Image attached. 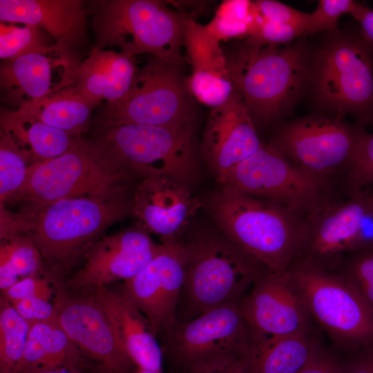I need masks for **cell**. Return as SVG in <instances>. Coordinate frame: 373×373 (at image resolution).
Returning a JSON list of instances; mask_svg holds the SVG:
<instances>
[{"label": "cell", "instance_id": "obj_1", "mask_svg": "<svg viewBox=\"0 0 373 373\" xmlns=\"http://www.w3.org/2000/svg\"><path fill=\"white\" fill-rule=\"evenodd\" d=\"M206 207L226 238L267 270L286 271L294 264L305 218L225 186L207 198Z\"/></svg>", "mask_w": 373, "mask_h": 373}, {"label": "cell", "instance_id": "obj_2", "mask_svg": "<svg viewBox=\"0 0 373 373\" xmlns=\"http://www.w3.org/2000/svg\"><path fill=\"white\" fill-rule=\"evenodd\" d=\"M227 59L236 89L254 122L262 124L274 122L296 102L310 74L309 55L302 44L280 48L246 42Z\"/></svg>", "mask_w": 373, "mask_h": 373}, {"label": "cell", "instance_id": "obj_3", "mask_svg": "<svg viewBox=\"0 0 373 373\" xmlns=\"http://www.w3.org/2000/svg\"><path fill=\"white\" fill-rule=\"evenodd\" d=\"M93 48L115 46L131 57L149 54L183 66L182 16L157 0H99L87 3Z\"/></svg>", "mask_w": 373, "mask_h": 373}, {"label": "cell", "instance_id": "obj_4", "mask_svg": "<svg viewBox=\"0 0 373 373\" xmlns=\"http://www.w3.org/2000/svg\"><path fill=\"white\" fill-rule=\"evenodd\" d=\"M123 193L63 199L37 209L30 221L29 236L57 283L109 225L131 211V203Z\"/></svg>", "mask_w": 373, "mask_h": 373}, {"label": "cell", "instance_id": "obj_5", "mask_svg": "<svg viewBox=\"0 0 373 373\" xmlns=\"http://www.w3.org/2000/svg\"><path fill=\"white\" fill-rule=\"evenodd\" d=\"M128 175L126 168L82 138L68 152L33 164L24 184L12 198L37 209L63 199L107 198L125 191Z\"/></svg>", "mask_w": 373, "mask_h": 373}, {"label": "cell", "instance_id": "obj_6", "mask_svg": "<svg viewBox=\"0 0 373 373\" xmlns=\"http://www.w3.org/2000/svg\"><path fill=\"white\" fill-rule=\"evenodd\" d=\"M241 300L178 320L162 335L163 357L184 373H214L243 360L252 339L240 311Z\"/></svg>", "mask_w": 373, "mask_h": 373}, {"label": "cell", "instance_id": "obj_7", "mask_svg": "<svg viewBox=\"0 0 373 373\" xmlns=\"http://www.w3.org/2000/svg\"><path fill=\"white\" fill-rule=\"evenodd\" d=\"M187 245L189 256L180 299L186 320L242 300L269 271L227 238L202 236Z\"/></svg>", "mask_w": 373, "mask_h": 373}, {"label": "cell", "instance_id": "obj_8", "mask_svg": "<svg viewBox=\"0 0 373 373\" xmlns=\"http://www.w3.org/2000/svg\"><path fill=\"white\" fill-rule=\"evenodd\" d=\"M312 68L313 90L320 105L373 126V42L361 30L358 35L334 37L317 51Z\"/></svg>", "mask_w": 373, "mask_h": 373}, {"label": "cell", "instance_id": "obj_9", "mask_svg": "<svg viewBox=\"0 0 373 373\" xmlns=\"http://www.w3.org/2000/svg\"><path fill=\"white\" fill-rule=\"evenodd\" d=\"M90 140L118 164L146 177L162 176L186 184L195 172L191 126L99 124Z\"/></svg>", "mask_w": 373, "mask_h": 373}, {"label": "cell", "instance_id": "obj_10", "mask_svg": "<svg viewBox=\"0 0 373 373\" xmlns=\"http://www.w3.org/2000/svg\"><path fill=\"white\" fill-rule=\"evenodd\" d=\"M288 271L310 318L336 346L346 350L373 346V312L346 280L306 265Z\"/></svg>", "mask_w": 373, "mask_h": 373}, {"label": "cell", "instance_id": "obj_11", "mask_svg": "<svg viewBox=\"0 0 373 373\" xmlns=\"http://www.w3.org/2000/svg\"><path fill=\"white\" fill-rule=\"evenodd\" d=\"M222 185L282 205L305 219L334 200L331 180L303 171L269 144L235 166Z\"/></svg>", "mask_w": 373, "mask_h": 373}, {"label": "cell", "instance_id": "obj_12", "mask_svg": "<svg viewBox=\"0 0 373 373\" xmlns=\"http://www.w3.org/2000/svg\"><path fill=\"white\" fill-rule=\"evenodd\" d=\"M181 66L150 55L126 96L105 104L99 124L191 126L193 106Z\"/></svg>", "mask_w": 373, "mask_h": 373}, {"label": "cell", "instance_id": "obj_13", "mask_svg": "<svg viewBox=\"0 0 373 373\" xmlns=\"http://www.w3.org/2000/svg\"><path fill=\"white\" fill-rule=\"evenodd\" d=\"M371 247L373 189L369 187L347 196L345 200H334L306 219L291 267L306 265L332 271L349 254Z\"/></svg>", "mask_w": 373, "mask_h": 373}, {"label": "cell", "instance_id": "obj_14", "mask_svg": "<svg viewBox=\"0 0 373 373\" xmlns=\"http://www.w3.org/2000/svg\"><path fill=\"white\" fill-rule=\"evenodd\" d=\"M364 131L341 116L314 115L282 125L268 144L308 174L332 180L348 171Z\"/></svg>", "mask_w": 373, "mask_h": 373}, {"label": "cell", "instance_id": "obj_15", "mask_svg": "<svg viewBox=\"0 0 373 373\" xmlns=\"http://www.w3.org/2000/svg\"><path fill=\"white\" fill-rule=\"evenodd\" d=\"M189 256L187 243L162 242L153 259L121 287L120 293L145 316L155 336L168 332L178 321Z\"/></svg>", "mask_w": 373, "mask_h": 373}, {"label": "cell", "instance_id": "obj_16", "mask_svg": "<svg viewBox=\"0 0 373 373\" xmlns=\"http://www.w3.org/2000/svg\"><path fill=\"white\" fill-rule=\"evenodd\" d=\"M55 321L79 350L103 373H133L135 364L119 343L102 307L86 291L57 285Z\"/></svg>", "mask_w": 373, "mask_h": 373}, {"label": "cell", "instance_id": "obj_17", "mask_svg": "<svg viewBox=\"0 0 373 373\" xmlns=\"http://www.w3.org/2000/svg\"><path fill=\"white\" fill-rule=\"evenodd\" d=\"M240 307L252 342L309 330L310 316L288 271H265Z\"/></svg>", "mask_w": 373, "mask_h": 373}, {"label": "cell", "instance_id": "obj_18", "mask_svg": "<svg viewBox=\"0 0 373 373\" xmlns=\"http://www.w3.org/2000/svg\"><path fill=\"white\" fill-rule=\"evenodd\" d=\"M160 245L140 227L124 229L97 240L86 253L82 267L58 285L73 291L127 280L155 256Z\"/></svg>", "mask_w": 373, "mask_h": 373}, {"label": "cell", "instance_id": "obj_19", "mask_svg": "<svg viewBox=\"0 0 373 373\" xmlns=\"http://www.w3.org/2000/svg\"><path fill=\"white\" fill-rule=\"evenodd\" d=\"M82 61L63 52L55 43L50 50L3 61L0 66L3 99L17 109L35 104L73 84Z\"/></svg>", "mask_w": 373, "mask_h": 373}, {"label": "cell", "instance_id": "obj_20", "mask_svg": "<svg viewBox=\"0 0 373 373\" xmlns=\"http://www.w3.org/2000/svg\"><path fill=\"white\" fill-rule=\"evenodd\" d=\"M262 146L255 122L236 89L227 102L211 108L201 148L219 183L222 184L235 166Z\"/></svg>", "mask_w": 373, "mask_h": 373}, {"label": "cell", "instance_id": "obj_21", "mask_svg": "<svg viewBox=\"0 0 373 373\" xmlns=\"http://www.w3.org/2000/svg\"><path fill=\"white\" fill-rule=\"evenodd\" d=\"M203 205L185 183L162 176L146 177L134 193L131 212L142 229L162 242L179 240L191 218Z\"/></svg>", "mask_w": 373, "mask_h": 373}, {"label": "cell", "instance_id": "obj_22", "mask_svg": "<svg viewBox=\"0 0 373 373\" xmlns=\"http://www.w3.org/2000/svg\"><path fill=\"white\" fill-rule=\"evenodd\" d=\"M87 3L82 0H0V21L34 26L63 52L75 55L87 43Z\"/></svg>", "mask_w": 373, "mask_h": 373}, {"label": "cell", "instance_id": "obj_23", "mask_svg": "<svg viewBox=\"0 0 373 373\" xmlns=\"http://www.w3.org/2000/svg\"><path fill=\"white\" fill-rule=\"evenodd\" d=\"M181 16L184 46L192 69L191 76L186 79L189 93L211 108L220 106L236 89L229 74L227 57L220 41L208 31L205 25Z\"/></svg>", "mask_w": 373, "mask_h": 373}, {"label": "cell", "instance_id": "obj_24", "mask_svg": "<svg viewBox=\"0 0 373 373\" xmlns=\"http://www.w3.org/2000/svg\"><path fill=\"white\" fill-rule=\"evenodd\" d=\"M84 291L104 309L119 343L136 367L162 373L161 346L142 313L120 292H113L105 286Z\"/></svg>", "mask_w": 373, "mask_h": 373}, {"label": "cell", "instance_id": "obj_25", "mask_svg": "<svg viewBox=\"0 0 373 373\" xmlns=\"http://www.w3.org/2000/svg\"><path fill=\"white\" fill-rule=\"evenodd\" d=\"M139 69L134 57L92 48L77 70L75 84L97 106L102 102L115 104L126 96Z\"/></svg>", "mask_w": 373, "mask_h": 373}, {"label": "cell", "instance_id": "obj_26", "mask_svg": "<svg viewBox=\"0 0 373 373\" xmlns=\"http://www.w3.org/2000/svg\"><path fill=\"white\" fill-rule=\"evenodd\" d=\"M57 369H93L90 359L73 343L55 319L30 325L23 356L15 373Z\"/></svg>", "mask_w": 373, "mask_h": 373}, {"label": "cell", "instance_id": "obj_27", "mask_svg": "<svg viewBox=\"0 0 373 373\" xmlns=\"http://www.w3.org/2000/svg\"><path fill=\"white\" fill-rule=\"evenodd\" d=\"M1 131L8 135L32 165L58 157L77 146V137L19 111L1 109Z\"/></svg>", "mask_w": 373, "mask_h": 373}, {"label": "cell", "instance_id": "obj_28", "mask_svg": "<svg viewBox=\"0 0 373 373\" xmlns=\"http://www.w3.org/2000/svg\"><path fill=\"white\" fill-rule=\"evenodd\" d=\"M309 331L252 342L243 361L247 373H298L320 350Z\"/></svg>", "mask_w": 373, "mask_h": 373}, {"label": "cell", "instance_id": "obj_29", "mask_svg": "<svg viewBox=\"0 0 373 373\" xmlns=\"http://www.w3.org/2000/svg\"><path fill=\"white\" fill-rule=\"evenodd\" d=\"M97 106L74 83L35 104L16 110L73 135L82 137L89 126L93 111Z\"/></svg>", "mask_w": 373, "mask_h": 373}, {"label": "cell", "instance_id": "obj_30", "mask_svg": "<svg viewBox=\"0 0 373 373\" xmlns=\"http://www.w3.org/2000/svg\"><path fill=\"white\" fill-rule=\"evenodd\" d=\"M42 256L31 237L14 234L1 239L0 288L4 292L19 280L43 271Z\"/></svg>", "mask_w": 373, "mask_h": 373}, {"label": "cell", "instance_id": "obj_31", "mask_svg": "<svg viewBox=\"0 0 373 373\" xmlns=\"http://www.w3.org/2000/svg\"><path fill=\"white\" fill-rule=\"evenodd\" d=\"M30 324L1 294L0 298V373H15L27 343Z\"/></svg>", "mask_w": 373, "mask_h": 373}, {"label": "cell", "instance_id": "obj_32", "mask_svg": "<svg viewBox=\"0 0 373 373\" xmlns=\"http://www.w3.org/2000/svg\"><path fill=\"white\" fill-rule=\"evenodd\" d=\"M254 23L253 1L227 0L220 3L213 18L205 26L220 42L235 38H247Z\"/></svg>", "mask_w": 373, "mask_h": 373}, {"label": "cell", "instance_id": "obj_33", "mask_svg": "<svg viewBox=\"0 0 373 373\" xmlns=\"http://www.w3.org/2000/svg\"><path fill=\"white\" fill-rule=\"evenodd\" d=\"M32 164L10 137L0 131V200L4 204L24 184Z\"/></svg>", "mask_w": 373, "mask_h": 373}, {"label": "cell", "instance_id": "obj_34", "mask_svg": "<svg viewBox=\"0 0 373 373\" xmlns=\"http://www.w3.org/2000/svg\"><path fill=\"white\" fill-rule=\"evenodd\" d=\"M17 23H0V58L9 61L21 56L52 48V44L46 41L43 30L30 26Z\"/></svg>", "mask_w": 373, "mask_h": 373}, {"label": "cell", "instance_id": "obj_35", "mask_svg": "<svg viewBox=\"0 0 373 373\" xmlns=\"http://www.w3.org/2000/svg\"><path fill=\"white\" fill-rule=\"evenodd\" d=\"M332 271L352 286L373 312V247L349 254Z\"/></svg>", "mask_w": 373, "mask_h": 373}, {"label": "cell", "instance_id": "obj_36", "mask_svg": "<svg viewBox=\"0 0 373 373\" xmlns=\"http://www.w3.org/2000/svg\"><path fill=\"white\" fill-rule=\"evenodd\" d=\"M344 177L343 191L347 196L373 184V133L364 131L351 166Z\"/></svg>", "mask_w": 373, "mask_h": 373}, {"label": "cell", "instance_id": "obj_37", "mask_svg": "<svg viewBox=\"0 0 373 373\" xmlns=\"http://www.w3.org/2000/svg\"><path fill=\"white\" fill-rule=\"evenodd\" d=\"M305 33L306 28L303 26L264 21L255 13L254 26L247 37V42L256 45L278 46L305 35Z\"/></svg>", "mask_w": 373, "mask_h": 373}, {"label": "cell", "instance_id": "obj_38", "mask_svg": "<svg viewBox=\"0 0 373 373\" xmlns=\"http://www.w3.org/2000/svg\"><path fill=\"white\" fill-rule=\"evenodd\" d=\"M358 3L351 0H320L316 9L309 13L306 34L332 30L345 14L351 15Z\"/></svg>", "mask_w": 373, "mask_h": 373}, {"label": "cell", "instance_id": "obj_39", "mask_svg": "<svg viewBox=\"0 0 373 373\" xmlns=\"http://www.w3.org/2000/svg\"><path fill=\"white\" fill-rule=\"evenodd\" d=\"M57 289V283L51 276L35 275L20 279L1 294L11 304L29 298L50 301L54 299L53 296L56 294Z\"/></svg>", "mask_w": 373, "mask_h": 373}, {"label": "cell", "instance_id": "obj_40", "mask_svg": "<svg viewBox=\"0 0 373 373\" xmlns=\"http://www.w3.org/2000/svg\"><path fill=\"white\" fill-rule=\"evenodd\" d=\"M253 6L256 16L262 20L303 26L307 30L309 13L300 12L283 3L273 0L253 1Z\"/></svg>", "mask_w": 373, "mask_h": 373}, {"label": "cell", "instance_id": "obj_41", "mask_svg": "<svg viewBox=\"0 0 373 373\" xmlns=\"http://www.w3.org/2000/svg\"><path fill=\"white\" fill-rule=\"evenodd\" d=\"M12 305L30 325L55 319V309L51 301L29 298L14 303Z\"/></svg>", "mask_w": 373, "mask_h": 373}, {"label": "cell", "instance_id": "obj_42", "mask_svg": "<svg viewBox=\"0 0 373 373\" xmlns=\"http://www.w3.org/2000/svg\"><path fill=\"white\" fill-rule=\"evenodd\" d=\"M343 363L330 353L320 350L298 373H341Z\"/></svg>", "mask_w": 373, "mask_h": 373}, {"label": "cell", "instance_id": "obj_43", "mask_svg": "<svg viewBox=\"0 0 373 373\" xmlns=\"http://www.w3.org/2000/svg\"><path fill=\"white\" fill-rule=\"evenodd\" d=\"M351 15L360 24L362 35L373 42V10L358 3Z\"/></svg>", "mask_w": 373, "mask_h": 373}, {"label": "cell", "instance_id": "obj_44", "mask_svg": "<svg viewBox=\"0 0 373 373\" xmlns=\"http://www.w3.org/2000/svg\"><path fill=\"white\" fill-rule=\"evenodd\" d=\"M341 373H373V348L343 364Z\"/></svg>", "mask_w": 373, "mask_h": 373}, {"label": "cell", "instance_id": "obj_45", "mask_svg": "<svg viewBox=\"0 0 373 373\" xmlns=\"http://www.w3.org/2000/svg\"><path fill=\"white\" fill-rule=\"evenodd\" d=\"M214 373H247V372L243 360H240Z\"/></svg>", "mask_w": 373, "mask_h": 373}, {"label": "cell", "instance_id": "obj_46", "mask_svg": "<svg viewBox=\"0 0 373 373\" xmlns=\"http://www.w3.org/2000/svg\"><path fill=\"white\" fill-rule=\"evenodd\" d=\"M23 373H83L82 372L66 370V369H57L44 371H37L32 372H23Z\"/></svg>", "mask_w": 373, "mask_h": 373}, {"label": "cell", "instance_id": "obj_47", "mask_svg": "<svg viewBox=\"0 0 373 373\" xmlns=\"http://www.w3.org/2000/svg\"><path fill=\"white\" fill-rule=\"evenodd\" d=\"M133 373H160V372L151 371V370H144V369L136 367V368L134 370Z\"/></svg>", "mask_w": 373, "mask_h": 373}]
</instances>
